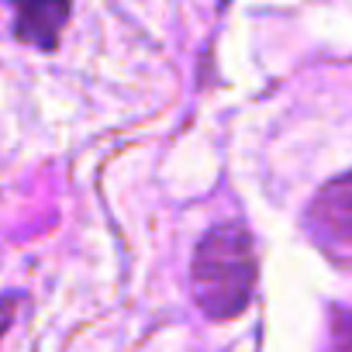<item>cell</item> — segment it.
<instances>
[{
	"instance_id": "1",
	"label": "cell",
	"mask_w": 352,
	"mask_h": 352,
	"mask_svg": "<svg viewBox=\"0 0 352 352\" xmlns=\"http://www.w3.org/2000/svg\"><path fill=\"white\" fill-rule=\"evenodd\" d=\"M256 245L245 225H214L197 252H194V266H190V287H194V300L201 304V311L214 321H232L239 318L252 294H256Z\"/></svg>"
},
{
	"instance_id": "2",
	"label": "cell",
	"mask_w": 352,
	"mask_h": 352,
	"mask_svg": "<svg viewBox=\"0 0 352 352\" xmlns=\"http://www.w3.org/2000/svg\"><path fill=\"white\" fill-rule=\"evenodd\" d=\"M307 218L318 232H324V239L352 245V169L328 180L314 194Z\"/></svg>"
},
{
	"instance_id": "3",
	"label": "cell",
	"mask_w": 352,
	"mask_h": 352,
	"mask_svg": "<svg viewBox=\"0 0 352 352\" xmlns=\"http://www.w3.org/2000/svg\"><path fill=\"white\" fill-rule=\"evenodd\" d=\"M66 18H69V8L66 4H25V8H18L14 35L21 42H28V45L56 49Z\"/></svg>"
},
{
	"instance_id": "4",
	"label": "cell",
	"mask_w": 352,
	"mask_h": 352,
	"mask_svg": "<svg viewBox=\"0 0 352 352\" xmlns=\"http://www.w3.org/2000/svg\"><path fill=\"white\" fill-rule=\"evenodd\" d=\"M14 311H18V297H0V338H4V331L11 328Z\"/></svg>"
}]
</instances>
